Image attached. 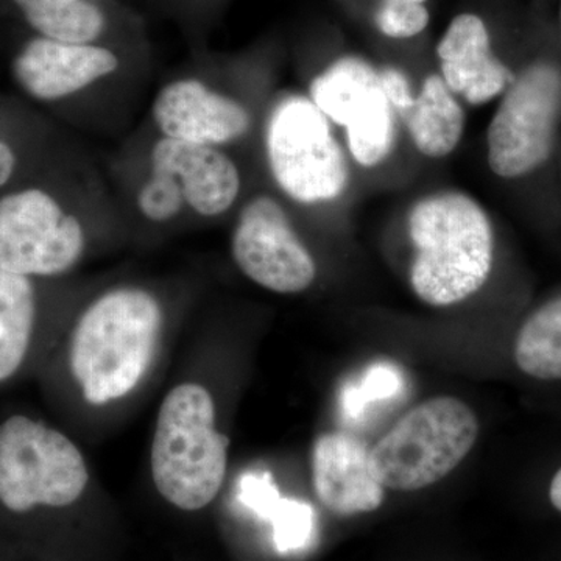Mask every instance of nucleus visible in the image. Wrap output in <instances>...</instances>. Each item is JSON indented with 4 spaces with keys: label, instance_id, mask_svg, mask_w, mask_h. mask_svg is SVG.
<instances>
[{
    "label": "nucleus",
    "instance_id": "obj_1",
    "mask_svg": "<svg viewBox=\"0 0 561 561\" xmlns=\"http://www.w3.org/2000/svg\"><path fill=\"white\" fill-rule=\"evenodd\" d=\"M164 311L142 287H116L81 312L68 345V364L84 400L105 405L142 381L160 343Z\"/></svg>",
    "mask_w": 561,
    "mask_h": 561
},
{
    "label": "nucleus",
    "instance_id": "obj_2",
    "mask_svg": "<svg viewBox=\"0 0 561 561\" xmlns=\"http://www.w3.org/2000/svg\"><path fill=\"white\" fill-rule=\"evenodd\" d=\"M408 232L415 249L409 280L421 301L446 308L485 286L496 236L489 213L471 195L440 191L420 198L409 210Z\"/></svg>",
    "mask_w": 561,
    "mask_h": 561
},
{
    "label": "nucleus",
    "instance_id": "obj_3",
    "mask_svg": "<svg viewBox=\"0 0 561 561\" xmlns=\"http://www.w3.org/2000/svg\"><path fill=\"white\" fill-rule=\"evenodd\" d=\"M227 435L216 427V405L198 383L169 391L158 412L150 467L158 493L173 507L198 512L216 500L228 463Z\"/></svg>",
    "mask_w": 561,
    "mask_h": 561
},
{
    "label": "nucleus",
    "instance_id": "obj_4",
    "mask_svg": "<svg viewBox=\"0 0 561 561\" xmlns=\"http://www.w3.org/2000/svg\"><path fill=\"white\" fill-rule=\"evenodd\" d=\"M88 482L87 461L68 435L27 413L0 420V512L27 518L72 507Z\"/></svg>",
    "mask_w": 561,
    "mask_h": 561
},
{
    "label": "nucleus",
    "instance_id": "obj_5",
    "mask_svg": "<svg viewBox=\"0 0 561 561\" xmlns=\"http://www.w3.org/2000/svg\"><path fill=\"white\" fill-rule=\"evenodd\" d=\"M479 420L454 397L421 402L370 449V465L386 490L411 493L451 474L474 448Z\"/></svg>",
    "mask_w": 561,
    "mask_h": 561
},
{
    "label": "nucleus",
    "instance_id": "obj_6",
    "mask_svg": "<svg viewBox=\"0 0 561 561\" xmlns=\"http://www.w3.org/2000/svg\"><path fill=\"white\" fill-rule=\"evenodd\" d=\"M561 135V65L537 58L516 70L486 130V162L519 183L548 168Z\"/></svg>",
    "mask_w": 561,
    "mask_h": 561
},
{
    "label": "nucleus",
    "instance_id": "obj_7",
    "mask_svg": "<svg viewBox=\"0 0 561 561\" xmlns=\"http://www.w3.org/2000/svg\"><path fill=\"white\" fill-rule=\"evenodd\" d=\"M265 157L276 186L302 206L342 197L350 183L348 160L332 124L302 94L283 95L265 124Z\"/></svg>",
    "mask_w": 561,
    "mask_h": 561
},
{
    "label": "nucleus",
    "instance_id": "obj_8",
    "mask_svg": "<svg viewBox=\"0 0 561 561\" xmlns=\"http://www.w3.org/2000/svg\"><path fill=\"white\" fill-rule=\"evenodd\" d=\"M87 230L61 192L36 179L0 192V268L47 280L72 271Z\"/></svg>",
    "mask_w": 561,
    "mask_h": 561
},
{
    "label": "nucleus",
    "instance_id": "obj_9",
    "mask_svg": "<svg viewBox=\"0 0 561 561\" xmlns=\"http://www.w3.org/2000/svg\"><path fill=\"white\" fill-rule=\"evenodd\" d=\"M308 98L345 131L351 157L365 169L382 164L397 144V114L381 72L360 57L339 58L313 77Z\"/></svg>",
    "mask_w": 561,
    "mask_h": 561
},
{
    "label": "nucleus",
    "instance_id": "obj_10",
    "mask_svg": "<svg viewBox=\"0 0 561 561\" xmlns=\"http://www.w3.org/2000/svg\"><path fill=\"white\" fill-rule=\"evenodd\" d=\"M239 271L264 289L301 294L317 278V264L275 197L260 194L247 202L231 234Z\"/></svg>",
    "mask_w": 561,
    "mask_h": 561
},
{
    "label": "nucleus",
    "instance_id": "obj_11",
    "mask_svg": "<svg viewBox=\"0 0 561 561\" xmlns=\"http://www.w3.org/2000/svg\"><path fill=\"white\" fill-rule=\"evenodd\" d=\"M121 68L113 50L91 44L32 36L10 61L11 80L28 101L58 105Z\"/></svg>",
    "mask_w": 561,
    "mask_h": 561
},
{
    "label": "nucleus",
    "instance_id": "obj_12",
    "mask_svg": "<svg viewBox=\"0 0 561 561\" xmlns=\"http://www.w3.org/2000/svg\"><path fill=\"white\" fill-rule=\"evenodd\" d=\"M151 119L162 138L220 149L245 138L253 125L250 110L241 101L190 77L158 91Z\"/></svg>",
    "mask_w": 561,
    "mask_h": 561
},
{
    "label": "nucleus",
    "instance_id": "obj_13",
    "mask_svg": "<svg viewBox=\"0 0 561 561\" xmlns=\"http://www.w3.org/2000/svg\"><path fill=\"white\" fill-rule=\"evenodd\" d=\"M367 443L348 432L321 434L313 443L312 482L317 497L339 518L378 511L386 489L373 474Z\"/></svg>",
    "mask_w": 561,
    "mask_h": 561
},
{
    "label": "nucleus",
    "instance_id": "obj_14",
    "mask_svg": "<svg viewBox=\"0 0 561 561\" xmlns=\"http://www.w3.org/2000/svg\"><path fill=\"white\" fill-rule=\"evenodd\" d=\"M149 161L150 169L179 180L187 209L203 219L224 216L241 195V172L220 147L160 136L151 147Z\"/></svg>",
    "mask_w": 561,
    "mask_h": 561
},
{
    "label": "nucleus",
    "instance_id": "obj_15",
    "mask_svg": "<svg viewBox=\"0 0 561 561\" xmlns=\"http://www.w3.org/2000/svg\"><path fill=\"white\" fill-rule=\"evenodd\" d=\"M442 79L457 99L471 106L501 98L515 70L494 55L485 22L472 13L454 18L437 46Z\"/></svg>",
    "mask_w": 561,
    "mask_h": 561
},
{
    "label": "nucleus",
    "instance_id": "obj_16",
    "mask_svg": "<svg viewBox=\"0 0 561 561\" xmlns=\"http://www.w3.org/2000/svg\"><path fill=\"white\" fill-rule=\"evenodd\" d=\"M43 280L0 268V387L24 373L38 343Z\"/></svg>",
    "mask_w": 561,
    "mask_h": 561
},
{
    "label": "nucleus",
    "instance_id": "obj_17",
    "mask_svg": "<svg viewBox=\"0 0 561 561\" xmlns=\"http://www.w3.org/2000/svg\"><path fill=\"white\" fill-rule=\"evenodd\" d=\"M421 154L434 160L448 157L459 146L465 131V111L449 91L440 73H432L397 111Z\"/></svg>",
    "mask_w": 561,
    "mask_h": 561
},
{
    "label": "nucleus",
    "instance_id": "obj_18",
    "mask_svg": "<svg viewBox=\"0 0 561 561\" xmlns=\"http://www.w3.org/2000/svg\"><path fill=\"white\" fill-rule=\"evenodd\" d=\"M513 359L529 378L561 381V294L542 301L524 319L513 343Z\"/></svg>",
    "mask_w": 561,
    "mask_h": 561
},
{
    "label": "nucleus",
    "instance_id": "obj_19",
    "mask_svg": "<svg viewBox=\"0 0 561 561\" xmlns=\"http://www.w3.org/2000/svg\"><path fill=\"white\" fill-rule=\"evenodd\" d=\"M27 22L28 27L44 38L66 43L91 44L101 38L106 20L91 0H9Z\"/></svg>",
    "mask_w": 561,
    "mask_h": 561
},
{
    "label": "nucleus",
    "instance_id": "obj_20",
    "mask_svg": "<svg viewBox=\"0 0 561 561\" xmlns=\"http://www.w3.org/2000/svg\"><path fill=\"white\" fill-rule=\"evenodd\" d=\"M36 133L20 110L0 102V192L43 179L38 173Z\"/></svg>",
    "mask_w": 561,
    "mask_h": 561
},
{
    "label": "nucleus",
    "instance_id": "obj_21",
    "mask_svg": "<svg viewBox=\"0 0 561 561\" xmlns=\"http://www.w3.org/2000/svg\"><path fill=\"white\" fill-rule=\"evenodd\" d=\"M404 386L400 368L393 364L371 365L356 381L350 382L342 394V408L348 419H360L362 412L373 402L397 397Z\"/></svg>",
    "mask_w": 561,
    "mask_h": 561
},
{
    "label": "nucleus",
    "instance_id": "obj_22",
    "mask_svg": "<svg viewBox=\"0 0 561 561\" xmlns=\"http://www.w3.org/2000/svg\"><path fill=\"white\" fill-rule=\"evenodd\" d=\"M136 209L151 224H169L186 210L181 184L171 173L150 169L149 176L136 191Z\"/></svg>",
    "mask_w": 561,
    "mask_h": 561
},
{
    "label": "nucleus",
    "instance_id": "obj_23",
    "mask_svg": "<svg viewBox=\"0 0 561 561\" xmlns=\"http://www.w3.org/2000/svg\"><path fill=\"white\" fill-rule=\"evenodd\" d=\"M431 14L421 3H398L381 0L375 13V24L382 35L393 39L412 38L430 25Z\"/></svg>",
    "mask_w": 561,
    "mask_h": 561
},
{
    "label": "nucleus",
    "instance_id": "obj_24",
    "mask_svg": "<svg viewBox=\"0 0 561 561\" xmlns=\"http://www.w3.org/2000/svg\"><path fill=\"white\" fill-rule=\"evenodd\" d=\"M548 500L553 511L561 515V468L549 482Z\"/></svg>",
    "mask_w": 561,
    "mask_h": 561
},
{
    "label": "nucleus",
    "instance_id": "obj_25",
    "mask_svg": "<svg viewBox=\"0 0 561 561\" xmlns=\"http://www.w3.org/2000/svg\"><path fill=\"white\" fill-rule=\"evenodd\" d=\"M387 2L421 3V5H426L427 0H387Z\"/></svg>",
    "mask_w": 561,
    "mask_h": 561
},
{
    "label": "nucleus",
    "instance_id": "obj_26",
    "mask_svg": "<svg viewBox=\"0 0 561 561\" xmlns=\"http://www.w3.org/2000/svg\"><path fill=\"white\" fill-rule=\"evenodd\" d=\"M560 32H561V3H560Z\"/></svg>",
    "mask_w": 561,
    "mask_h": 561
}]
</instances>
